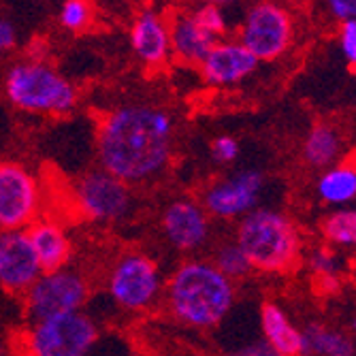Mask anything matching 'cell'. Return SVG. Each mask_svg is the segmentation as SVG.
Here are the masks:
<instances>
[{"mask_svg": "<svg viewBox=\"0 0 356 356\" xmlns=\"http://www.w3.org/2000/svg\"><path fill=\"white\" fill-rule=\"evenodd\" d=\"M243 47L256 60H273L286 51L293 39V22L286 9L273 3L256 5L243 24Z\"/></svg>", "mask_w": 356, "mask_h": 356, "instance_id": "8", "label": "cell"}, {"mask_svg": "<svg viewBox=\"0 0 356 356\" xmlns=\"http://www.w3.org/2000/svg\"><path fill=\"white\" fill-rule=\"evenodd\" d=\"M24 356H37V354H35V352H32V350H28V352H26Z\"/></svg>", "mask_w": 356, "mask_h": 356, "instance_id": "33", "label": "cell"}, {"mask_svg": "<svg viewBox=\"0 0 356 356\" xmlns=\"http://www.w3.org/2000/svg\"><path fill=\"white\" fill-rule=\"evenodd\" d=\"M160 288L158 267L143 254H126L115 263L109 290L113 299L126 309H141L152 303Z\"/></svg>", "mask_w": 356, "mask_h": 356, "instance_id": "9", "label": "cell"}, {"mask_svg": "<svg viewBox=\"0 0 356 356\" xmlns=\"http://www.w3.org/2000/svg\"><path fill=\"white\" fill-rule=\"evenodd\" d=\"M237 245L248 256L252 267L261 271H284L297 261L301 239L295 224L282 213L258 209L243 218Z\"/></svg>", "mask_w": 356, "mask_h": 356, "instance_id": "3", "label": "cell"}, {"mask_svg": "<svg viewBox=\"0 0 356 356\" xmlns=\"http://www.w3.org/2000/svg\"><path fill=\"white\" fill-rule=\"evenodd\" d=\"M312 267L314 271L322 277V275H335L337 271V258L333 252L329 250H318L312 258Z\"/></svg>", "mask_w": 356, "mask_h": 356, "instance_id": "26", "label": "cell"}, {"mask_svg": "<svg viewBox=\"0 0 356 356\" xmlns=\"http://www.w3.org/2000/svg\"><path fill=\"white\" fill-rule=\"evenodd\" d=\"M165 231L169 241L179 250H194L199 248L209 233L207 218L199 205L190 201H177L169 205L163 218Z\"/></svg>", "mask_w": 356, "mask_h": 356, "instance_id": "14", "label": "cell"}, {"mask_svg": "<svg viewBox=\"0 0 356 356\" xmlns=\"http://www.w3.org/2000/svg\"><path fill=\"white\" fill-rule=\"evenodd\" d=\"M26 235L37 254V261L43 273L62 271L64 265L71 261V241L58 224L37 222L30 226V231H26Z\"/></svg>", "mask_w": 356, "mask_h": 356, "instance_id": "15", "label": "cell"}, {"mask_svg": "<svg viewBox=\"0 0 356 356\" xmlns=\"http://www.w3.org/2000/svg\"><path fill=\"white\" fill-rule=\"evenodd\" d=\"M229 356H277L265 341L261 343H252V346H245L237 352H231Z\"/></svg>", "mask_w": 356, "mask_h": 356, "instance_id": "30", "label": "cell"}, {"mask_svg": "<svg viewBox=\"0 0 356 356\" xmlns=\"http://www.w3.org/2000/svg\"><path fill=\"white\" fill-rule=\"evenodd\" d=\"M263 331L267 337V346L277 356H303L305 354V341L303 333L290 325L288 316L273 303L263 305Z\"/></svg>", "mask_w": 356, "mask_h": 356, "instance_id": "17", "label": "cell"}, {"mask_svg": "<svg viewBox=\"0 0 356 356\" xmlns=\"http://www.w3.org/2000/svg\"><path fill=\"white\" fill-rule=\"evenodd\" d=\"M341 49L348 60L356 64V19L343 22L341 28Z\"/></svg>", "mask_w": 356, "mask_h": 356, "instance_id": "28", "label": "cell"}, {"mask_svg": "<svg viewBox=\"0 0 356 356\" xmlns=\"http://www.w3.org/2000/svg\"><path fill=\"white\" fill-rule=\"evenodd\" d=\"M41 273L26 231L0 233V284L11 293H28Z\"/></svg>", "mask_w": 356, "mask_h": 356, "instance_id": "11", "label": "cell"}, {"mask_svg": "<svg viewBox=\"0 0 356 356\" xmlns=\"http://www.w3.org/2000/svg\"><path fill=\"white\" fill-rule=\"evenodd\" d=\"M325 235L343 245H356V211H337L325 224Z\"/></svg>", "mask_w": 356, "mask_h": 356, "instance_id": "22", "label": "cell"}, {"mask_svg": "<svg viewBox=\"0 0 356 356\" xmlns=\"http://www.w3.org/2000/svg\"><path fill=\"white\" fill-rule=\"evenodd\" d=\"M169 301L179 320L192 327H213L233 305L231 280L213 265L192 261L177 269L169 284Z\"/></svg>", "mask_w": 356, "mask_h": 356, "instance_id": "2", "label": "cell"}, {"mask_svg": "<svg viewBox=\"0 0 356 356\" xmlns=\"http://www.w3.org/2000/svg\"><path fill=\"white\" fill-rule=\"evenodd\" d=\"M96 337L94 322L75 312L39 322L30 335V350L37 356H86Z\"/></svg>", "mask_w": 356, "mask_h": 356, "instance_id": "5", "label": "cell"}, {"mask_svg": "<svg viewBox=\"0 0 356 356\" xmlns=\"http://www.w3.org/2000/svg\"><path fill=\"white\" fill-rule=\"evenodd\" d=\"M5 90L9 101L26 111L67 113L77 103L73 86L37 62L13 67L7 75Z\"/></svg>", "mask_w": 356, "mask_h": 356, "instance_id": "4", "label": "cell"}, {"mask_svg": "<svg viewBox=\"0 0 356 356\" xmlns=\"http://www.w3.org/2000/svg\"><path fill=\"white\" fill-rule=\"evenodd\" d=\"M211 152H213L216 160H220V163H231V160L239 154V145L231 137H220V139L213 141Z\"/></svg>", "mask_w": 356, "mask_h": 356, "instance_id": "27", "label": "cell"}, {"mask_svg": "<svg viewBox=\"0 0 356 356\" xmlns=\"http://www.w3.org/2000/svg\"><path fill=\"white\" fill-rule=\"evenodd\" d=\"M192 17L205 32H209L211 37H218V35H222V32L226 30L224 15H222V11L216 5H203Z\"/></svg>", "mask_w": 356, "mask_h": 356, "instance_id": "25", "label": "cell"}, {"mask_svg": "<svg viewBox=\"0 0 356 356\" xmlns=\"http://www.w3.org/2000/svg\"><path fill=\"white\" fill-rule=\"evenodd\" d=\"M258 60L241 43H216L201 62V71L211 86H231L248 77Z\"/></svg>", "mask_w": 356, "mask_h": 356, "instance_id": "13", "label": "cell"}, {"mask_svg": "<svg viewBox=\"0 0 356 356\" xmlns=\"http://www.w3.org/2000/svg\"><path fill=\"white\" fill-rule=\"evenodd\" d=\"M173 120L154 107H122L99 128V158L105 173L139 181L163 169L171 152Z\"/></svg>", "mask_w": 356, "mask_h": 356, "instance_id": "1", "label": "cell"}, {"mask_svg": "<svg viewBox=\"0 0 356 356\" xmlns=\"http://www.w3.org/2000/svg\"><path fill=\"white\" fill-rule=\"evenodd\" d=\"M339 141L327 126H316L305 141V158L316 167H325L337 156Z\"/></svg>", "mask_w": 356, "mask_h": 356, "instance_id": "21", "label": "cell"}, {"mask_svg": "<svg viewBox=\"0 0 356 356\" xmlns=\"http://www.w3.org/2000/svg\"><path fill=\"white\" fill-rule=\"evenodd\" d=\"M354 331H356V320H354Z\"/></svg>", "mask_w": 356, "mask_h": 356, "instance_id": "34", "label": "cell"}, {"mask_svg": "<svg viewBox=\"0 0 356 356\" xmlns=\"http://www.w3.org/2000/svg\"><path fill=\"white\" fill-rule=\"evenodd\" d=\"M88 297V284L69 271L43 273L28 290V314L32 320L45 322L58 316L75 314Z\"/></svg>", "mask_w": 356, "mask_h": 356, "instance_id": "6", "label": "cell"}, {"mask_svg": "<svg viewBox=\"0 0 356 356\" xmlns=\"http://www.w3.org/2000/svg\"><path fill=\"white\" fill-rule=\"evenodd\" d=\"M0 356H3V348H0Z\"/></svg>", "mask_w": 356, "mask_h": 356, "instance_id": "35", "label": "cell"}, {"mask_svg": "<svg viewBox=\"0 0 356 356\" xmlns=\"http://www.w3.org/2000/svg\"><path fill=\"white\" fill-rule=\"evenodd\" d=\"M320 286H322L325 293H337V290H339V280H337V275H322L320 277Z\"/></svg>", "mask_w": 356, "mask_h": 356, "instance_id": "32", "label": "cell"}, {"mask_svg": "<svg viewBox=\"0 0 356 356\" xmlns=\"http://www.w3.org/2000/svg\"><path fill=\"white\" fill-rule=\"evenodd\" d=\"M41 205L39 184L22 165L0 163V233L22 231Z\"/></svg>", "mask_w": 356, "mask_h": 356, "instance_id": "7", "label": "cell"}, {"mask_svg": "<svg viewBox=\"0 0 356 356\" xmlns=\"http://www.w3.org/2000/svg\"><path fill=\"white\" fill-rule=\"evenodd\" d=\"M169 41L177 56H181L188 62H203L211 47L216 45V37L205 32L192 15H177L171 30Z\"/></svg>", "mask_w": 356, "mask_h": 356, "instance_id": "18", "label": "cell"}, {"mask_svg": "<svg viewBox=\"0 0 356 356\" xmlns=\"http://www.w3.org/2000/svg\"><path fill=\"white\" fill-rule=\"evenodd\" d=\"M320 197L329 203H346L356 197V171L348 167L333 169L322 175L318 184Z\"/></svg>", "mask_w": 356, "mask_h": 356, "instance_id": "20", "label": "cell"}, {"mask_svg": "<svg viewBox=\"0 0 356 356\" xmlns=\"http://www.w3.org/2000/svg\"><path fill=\"white\" fill-rule=\"evenodd\" d=\"M62 26L69 30H81L88 26L90 22V7L81 0H69V3L62 5V13H60Z\"/></svg>", "mask_w": 356, "mask_h": 356, "instance_id": "24", "label": "cell"}, {"mask_svg": "<svg viewBox=\"0 0 356 356\" xmlns=\"http://www.w3.org/2000/svg\"><path fill=\"white\" fill-rule=\"evenodd\" d=\"M77 205L92 220H115L126 213L131 197L124 181L105 171H96L77 184Z\"/></svg>", "mask_w": 356, "mask_h": 356, "instance_id": "10", "label": "cell"}, {"mask_svg": "<svg viewBox=\"0 0 356 356\" xmlns=\"http://www.w3.org/2000/svg\"><path fill=\"white\" fill-rule=\"evenodd\" d=\"M222 275L226 277H239V275H245L252 265L248 261V256L241 252V248L235 243V245H224L218 256H216V265H213Z\"/></svg>", "mask_w": 356, "mask_h": 356, "instance_id": "23", "label": "cell"}, {"mask_svg": "<svg viewBox=\"0 0 356 356\" xmlns=\"http://www.w3.org/2000/svg\"><path fill=\"white\" fill-rule=\"evenodd\" d=\"M131 43L135 54L147 62V64H160L171 47L169 41V28L165 26V22L160 19L156 13L152 11H143L131 30Z\"/></svg>", "mask_w": 356, "mask_h": 356, "instance_id": "16", "label": "cell"}, {"mask_svg": "<svg viewBox=\"0 0 356 356\" xmlns=\"http://www.w3.org/2000/svg\"><path fill=\"white\" fill-rule=\"evenodd\" d=\"M263 188V175L256 171H243L226 179L207 192V207L216 216H239L254 207Z\"/></svg>", "mask_w": 356, "mask_h": 356, "instance_id": "12", "label": "cell"}, {"mask_svg": "<svg viewBox=\"0 0 356 356\" xmlns=\"http://www.w3.org/2000/svg\"><path fill=\"white\" fill-rule=\"evenodd\" d=\"M15 45V28L0 17V51H5V49H11Z\"/></svg>", "mask_w": 356, "mask_h": 356, "instance_id": "31", "label": "cell"}, {"mask_svg": "<svg viewBox=\"0 0 356 356\" xmlns=\"http://www.w3.org/2000/svg\"><path fill=\"white\" fill-rule=\"evenodd\" d=\"M331 9L343 22L356 19V0H331Z\"/></svg>", "mask_w": 356, "mask_h": 356, "instance_id": "29", "label": "cell"}, {"mask_svg": "<svg viewBox=\"0 0 356 356\" xmlns=\"http://www.w3.org/2000/svg\"><path fill=\"white\" fill-rule=\"evenodd\" d=\"M305 341V354H318V356H354L352 341L331 329H325L320 325H312L303 333Z\"/></svg>", "mask_w": 356, "mask_h": 356, "instance_id": "19", "label": "cell"}]
</instances>
